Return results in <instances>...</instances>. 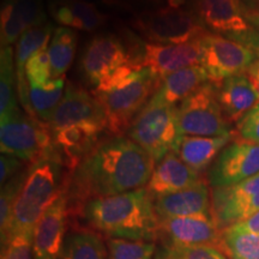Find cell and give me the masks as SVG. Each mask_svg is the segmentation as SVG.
Wrapping results in <instances>:
<instances>
[{"label":"cell","mask_w":259,"mask_h":259,"mask_svg":"<svg viewBox=\"0 0 259 259\" xmlns=\"http://www.w3.org/2000/svg\"><path fill=\"white\" fill-rule=\"evenodd\" d=\"M200 65L199 38L186 44L158 45L145 42L135 57V67H147L163 79L168 74Z\"/></svg>","instance_id":"obj_16"},{"label":"cell","mask_w":259,"mask_h":259,"mask_svg":"<svg viewBox=\"0 0 259 259\" xmlns=\"http://www.w3.org/2000/svg\"><path fill=\"white\" fill-rule=\"evenodd\" d=\"M181 136L220 137L233 135L219 101V83L208 82L177 106Z\"/></svg>","instance_id":"obj_7"},{"label":"cell","mask_w":259,"mask_h":259,"mask_svg":"<svg viewBox=\"0 0 259 259\" xmlns=\"http://www.w3.org/2000/svg\"><path fill=\"white\" fill-rule=\"evenodd\" d=\"M252 2H253L254 4H259V0H252Z\"/></svg>","instance_id":"obj_44"},{"label":"cell","mask_w":259,"mask_h":259,"mask_svg":"<svg viewBox=\"0 0 259 259\" xmlns=\"http://www.w3.org/2000/svg\"><path fill=\"white\" fill-rule=\"evenodd\" d=\"M48 11L57 23L73 30L95 31L107 21L97 6L84 0H50Z\"/></svg>","instance_id":"obj_24"},{"label":"cell","mask_w":259,"mask_h":259,"mask_svg":"<svg viewBox=\"0 0 259 259\" xmlns=\"http://www.w3.org/2000/svg\"><path fill=\"white\" fill-rule=\"evenodd\" d=\"M107 126L97 122H82L52 132L53 145L65 166L74 169L100 144L99 138Z\"/></svg>","instance_id":"obj_19"},{"label":"cell","mask_w":259,"mask_h":259,"mask_svg":"<svg viewBox=\"0 0 259 259\" xmlns=\"http://www.w3.org/2000/svg\"><path fill=\"white\" fill-rule=\"evenodd\" d=\"M127 65L134 66L131 51L114 34L96 35L84 48L80 70L90 84L100 85L116 71Z\"/></svg>","instance_id":"obj_12"},{"label":"cell","mask_w":259,"mask_h":259,"mask_svg":"<svg viewBox=\"0 0 259 259\" xmlns=\"http://www.w3.org/2000/svg\"><path fill=\"white\" fill-rule=\"evenodd\" d=\"M168 6L173 9H183V6L186 4L187 0H167Z\"/></svg>","instance_id":"obj_42"},{"label":"cell","mask_w":259,"mask_h":259,"mask_svg":"<svg viewBox=\"0 0 259 259\" xmlns=\"http://www.w3.org/2000/svg\"><path fill=\"white\" fill-rule=\"evenodd\" d=\"M252 82L254 83V85L259 89V58L255 59L250 67H248L247 72H246Z\"/></svg>","instance_id":"obj_40"},{"label":"cell","mask_w":259,"mask_h":259,"mask_svg":"<svg viewBox=\"0 0 259 259\" xmlns=\"http://www.w3.org/2000/svg\"><path fill=\"white\" fill-rule=\"evenodd\" d=\"M2 154L14 155L32 164L54 150L48 126L21 109L0 116Z\"/></svg>","instance_id":"obj_8"},{"label":"cell","mask_w":259,"mask_h":259,"mask_svg":"<svg viewBox=\"0 0 259 259\" xmlns=\"http://www.w3.org/2000/svg\"><path fill=\"white\" fill-rule=\"evenodd\" d=\"M158 219L212 216L209 187L204 181L178 192L154 198Z\"/></svg>","instance_id":"obj_20"},{"label":"cell","mask_w":259,"mask_h":259,"mask_svg":"<svg viewBox=\"0 0 259 259\" xmlns=\"http://www.w3.org/2000/svg\"><path fill=\"white\" fill-rule=\"evenodd\" d=\"M64 166L56 148L46 157L29 166L24 185L16 200L6 240L10 235L34 232L44 212L67 185L69 179H65Z\"/></svg>","instance_id":"obj_4"},{"label":"cell","mask_w":259,"mask_h":259,"mask_svg":"<svg viewBox=\"0 0 259 259\" xmlns=\"http://www.w3.org/2000/svg\"><path fill=\"white\" fill-rule=\"evenodd\" d=\"M221 251L229 259H259V235L227 228L222 231Z\"/></svg>","instance_id":"obj_31"},{"label":"cell","mask_w":259,"mask_h":259,"mask_svg":"<svg viewBox=\"0 0 259 259\" xmlns=\"http://www.w3.org/2000/svg\"><path fill=\"white\" fill-rule=\"evenodd\" d=\"M106 246L108 259H154L156 253L154 241L112 238Z\"/></svg>","instance_id":"obj_33"},{"label":"cell","mask_w":259,"mask_h":259,"mask_svg":"<svg viewBox=\"0 0 259 259\" xmlns=\"http://www.w3.org/2000/svg\"><path fill=\"white\" fill-rule=\"evenodd\" d=\"M259 211V174L211 192V215L220 231L240 223Z\"/></svg>","instance_id":"obj_11"},{"label":"cell","mask_w":259,"mask_h":259,"mask_svg":"<svg viewBox=\"0 0 259 259\" xmlns=\"http://www.w3.org/2000/svg\"><path fill=\"white\" fill-rule=\"evenodd\" d=\"M127 135L155 162H160L167 154L174 153L181 137L178 128L177 106L150 99L134 119Z\"/></svg>","instance_id":"obj_6"},{"label":"cell","mask_w":259,"mask_h":259,"mask_svg":"<svg viewBox=\"0 0 259 259\" xmlns=\"http://www.w3.org/2000/svg\"><path fill=\"white\" fill-rule=\"evenodd\" d=\"M16 92L17 77L14 50L12 47H3L0 52V116L19 108Z\"/></svg>","instance_id":"obj_30"},{"label":"cell","mask_w":259,"mask_h":259,"mask_svg":"<svg viewBox=\"0 0 259 259\" xmlns=\"http://www.w3.org/2000/svg\"><path fill=\"white\" fill-rule=\"evenodd\" d=\"M78 36L73 29L59 27L54 29L48 45V56L51 61V70L53 79L65 77L76 56Z\"/></svg>","instance_id":"obj_27"},{"label":"cell","mask_w":259,"mask_h":259,"mask_svg":"<svg viewBox=\"0 0 259 259\" xmlns=\"http://www.w3.org/2000/svg\"><path fill=\"white\" fill-rule=\"evenodd\" d=\"M154 259H229L220 248L198 246L190 248H168L161 246Z\"/></svg>","instance_id":"obj_34"},{"label":"cell","mask_w":259,"mask_h":259,"mask_svg":"<svg viewBox=\"0 0 259 259\" xmlns=\"http://www.w3.org/2000/svg\"><path fill=\"white\" fill-rule=\"evenodd\" d=\"M83 215L96 231L111 238L154 241L158 236L160 219L147 187L90 200Z\"/></svg>","instance_id":"obj_2"},{"label":"cell","mask_w":259,"mask_h":259,"mask_svg":"<svg viewBox=\"0 0 259 259\" xmlns=\"http://www.w3.org/2000/svg\"><path fill=\"white\" fill-rule=\"evenodd\" d=\"M200 174L187 166L176 153L167 154L155 166L147 190L153 198L178 192L198 184Z\"/></svg>","instance_id":"obj_21"},{"label":"cell","mask_w":259,"mask_h":259,"mask_svg":"<svg viewBox=\"0 0 259 259\" xmlns=\"http://www.w3.org/2000/svg\"><path fill=\"white\" fill-rule=\"evenodd\" d=\"M259 174V144L234 139L216 158L209 170L212 189L232 186Z\"/></svg>","instance_id":"obj_13"},{"label":"cell","mask_w":259,"mask_h":259,"mask_svg":"<svg viewBox=\"0 0 259 259\" xmlns=\"http://www.w3.org/2000/svg\"><path fill=\"white\" fill-rule=\"evenodd\" d=\"M194 4L204 27L244 45L259 57V11L241 0H194Z\"/></svg>","instance_id":"obj_5"},{"label":"cell","mask_w":259,"mask_h":259,"mask_svg":"<svg viewBox=\"0 0 259 259\" xmlns=\"http://www.w3.org/2000/svg\"><path fill=\"white\" fill-rule=\"evenodd\" d=\"M47 23L44 0H3L0 42L3 47L17 44L28 29Z\"/></svg>","instance_id":"obj_18"},{"label":"cell","mask_w":259,"mask_h":259,"mask_svg":"<svg viewBox=\"0 0 259 259\" xmlns=\"http://www.w3.org/2000/svg\"><path fill=\"white\" fill-rule=\"evenodd\" d=\"M69 212L66 185L35 226L32 234L35 259H61Z\"/></svg>","instance_id":"obj_15"},{"label":"cell","mask_w":259,"mask_h":259,"mask_svg":"<svg viewBox=\"0 0 259 259\" xmlns=\"http://www.w3.org/2000/svg\"><path fill=\"white\" fill-rule=\"evenodd\" d=\"M208 82V73L200 65L186 67L164 77L151 99L164 105L178 106Z\"/></svg>","instance_id":"obj_26"},{"label":"cell","mask_w":259,"mask_h":259,"mask_svg":"<svg viewBox=\"0 0 259 259\" xmlns=\"http://www.w3.org/2000/svg\"><path fill=\"white\" fill-rule=\"evenodd\" d=\"M132 25L151 44L158 45L186 44L208 32L197 15L169 6L138 14Z\"/></svg>","instance_id":"obj_9"},{"label":"cell","mask_w":259,"mask_h":259,"mask_svg":"<svg viewBox=\"0 0 259 259\" xmlns=\"http://www.w3.org/2000/svg\"><path fill=\"white\" fill-rule=\"evenodd\" d=\"M161 78L147 67L127 65L94 89L107 118V130L115 136L128 131L134 119L156 93Z\"/></svg>","instance_id":"obj_3"},{"label":"cell","mask_w":259,"mask_h":259,"mask_svg":"<svg viewBox=\"0 0 259 259\" xmlns=\"http://www.w3.org/2000/svg\"><path fill=\"white\" fill-rule=\"evenodd\" d=\"M236 132L241 139L259 144V105L236 124Z\"/></svg>","instance_id":"obj_37"},{"label":"cell","mask_w":259,"mask_h":259,"mask_svg":"<svg viewBox=\"0 0 259 259\" xmlns=\"http://www.w3.org/2000/svg\"><path fill=\"white\" fill-rule=\"evenodd\" d=\"M61 259H108L107 246L95 233H71L65 239Z\"/></svg>","instance_id":"obj_29"},{"label":"cell","mask_w":259,"mask_h":259,"mask_svg":"<svg viewBox=\"0 0 259 259\" xmlns=\"http://www.w3.org/2000/svg\"><path fill=\"white\" fill-rule=\"evenodd\" d=\"M200 66L208 73L209 82L221 83L227 78L244 74L258 56L239 42L213 32L199 37Z\"/></svg>","instance_id":"obj_10"},{"label":"cell","mask_w":259,"mask_h":259,"mask_svg":"<svg viewBox=\"0 0 259 259\" xmlns=\"http://www.w3.org/2000/svg\"><path fill=\"white\" fill-rule=\"evenodd\" d=\"M53 32V27L47 22L38 27L28 29L16 44L15 66L16 77H17V94L24 112L32 118H36V116H35L30 105V100H29V84L27 76H25V65L34 54L48 47L50 38H52L51 36Z\"/></svg>","instance_id":"obj_22"},{"label":"cell","mask_w":259,"mask_h":259,"mask_svg":"<svg viewBox=\"0 0 259 259\" xmlns=\"http://www.w3.org/2000/svg\"><path fill=\"white\" fill-rule=\"evenodd\" d=\"M84 2L90 3L93 5H105V6H125V3H122L121 0H84Z\"/></svg>","instance_id":"obj_41"},{"label":"cell","mask_w":259,"mask_h":259,"mask_svg":"<svg viewBox=\"0 0 259 259\" xmlns=\"http://www.w3.org/2000/svg\"><path fill=\"white\" fill-rule=\"evenodd\" d=\"M65 89V77L53 79L51 83L42 87L29 84V100L38 120L45 124L50 121L52 114L63 99Z\"/></svg>","instance_id":"obj_28"},{"label":"cell","mask_w":259,"mask_h":259,"mask_svg":"<svg viewBox=\"0 0 259 259\" xmlns=\"http://www.w3.org/2000/svg\"><path fill=\"white\" fill-rule=\"evenodd\" d=\"M163 247L190 248L212 246L221 250L222 231L212 216L160 220L158 236Z\"/></svg>","instance_id":"obj_14"},{"label":"cell","mask_w":259,"mask_h":259,"mask_svg":"<svg viewBox=\"0 0 259 259\" xmlns=\"http://www.w3.org/2000/svg\"><path fill=\"white\" fill-rule=\"evenodd\" d=\"M155 161L125 136L102 142L72 170L67 180L70 208L83 209L93 199L144 189Z\"/></svg>","instance_id":"obj_1"},{"label":"cell","mask_w":259,"mask_h":259,"mask_svg":"<svg viewBox=\"0 0 259 259\" xmlns=\"http://www.w3.org/2000/svg\"><path fill=\"white\" fill-rule=\"evenodd\" d=\"M32 234L34 232L10 235L2 244V259H35Z\"/></svg>","instance_id":"obj_36"},{"label":"cell","mask_w":259,"mask_h":259,"mask_svg":"<svg viewBox=\"0 0 259 259\" xmlns=\"http://www.w3.org/2000/svg\"><path fill=\"white\" fill-rule=\"evenodd\" d=\"M23 162L24 161L14 156V155L2 154V156H0V181H2V185H4L6 181H9L16 174L24 169Z\"/></svg>","instance_id":"obj_38"},{"label":"cell","mask_w":259,"mask_h":259,"mask_svg":"<svg viewBox=\"0 0 259 259\" xmlns=\"http://www.w3.org/2000/svg\"><path fill=\"white\" fill-rule=\"evenodd\" d=\"M29 167L16 174L4 185H2V194H0V234H2V244L6 240L10 225H11L12 213L16 200H17L22 187L24 185Z\"/></svg>","instance_id":"obj_32"},{"label":"cell","mask_w":259,"mask_h":259,"mask_svg":"<svg viewBox=\"0 0 259 259\" xmlns=\"http://www.w3.org/2000/svg\"><path fill=\"white\" fill-rule=\"evenodd\" d=\"M229 228L234 229V231H236V232L259 235V211L253 213L251 218L245 220V221H242L240 223H236V225L229 227Z\"/></svg>","instance_id":"obj_39"},{"label":"cell","mask_w":259,"mask_h":259,"mask_svg":"<svg viewBox=\"0 0 259 259\" xmlns=\"http://www.w3.org/2000/svg\"><path fill=\"white\" fill-rule=\"evenodd\" d=\"M82 122H97L107 126L106 113L93 94L73 83H67L65 94L47 122L51 134Z\"/></svg>","instance_id":"obj_17"},{"label":"cell","mask_w":259,"mask_h":259,"mask_svg":"<svg viewBox=\"0 0 259 259\" xmlns=\"http://www.w3.org/2000/svg\"><path fill=\"white\" fill-rule=\"evenodd\" d=\"M219 101L227 120L238 124L259 105V89L247 74H238L219 83Z\"/></svg>","instance_id":"obj_23"},{"label":"cell","mask_w":259,"mask_h":259,"mask_svg":"<svg viewBox=\"0 0 259 259\" xmlns=\"http://www.w3.org/2000/svg\"><path fill=\"white\" fill-rule=\"evenodd\" d=\"M25 76L28 84L46 85L53 80L51 70V61L48 56V47L34 54L25 65Z\"/></svg>","instance_id":"obj_35"},{"label":"cell","mask_w":259,"mask_h":259,"mask_svg":"<svg viewBox=\"0 0 259 259\" xmlns=\"http://www.w3.org/2000/svg\"><path fill=\"white\" fill-rule=\"evenodd\" d=\"M138 2H144V3H153V4H157V3H161L162 0H138Z\"/></svg>","instance_id":"obj_43"},{"label":"cell","mask_w":259,"mask_h":259,"mask_svg":"<svg viewBox=\"0 0 259 259\" xmlns=\"http://www.w3.org/2000/svg\"><path fill=\"white\" fill-rule=\"evenodd\" d=\"M233 141V135L220 137L181 136L174 150L187 166L202 173L215 162L220 153Z\"/></svg>","instance_id":"obj_25"}]
</instances>
